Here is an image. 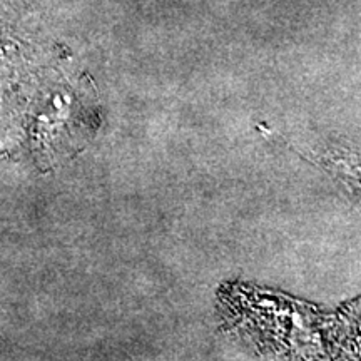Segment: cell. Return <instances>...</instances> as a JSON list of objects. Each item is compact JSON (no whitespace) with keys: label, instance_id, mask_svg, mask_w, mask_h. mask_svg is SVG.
<instances>
[]
</instances>
